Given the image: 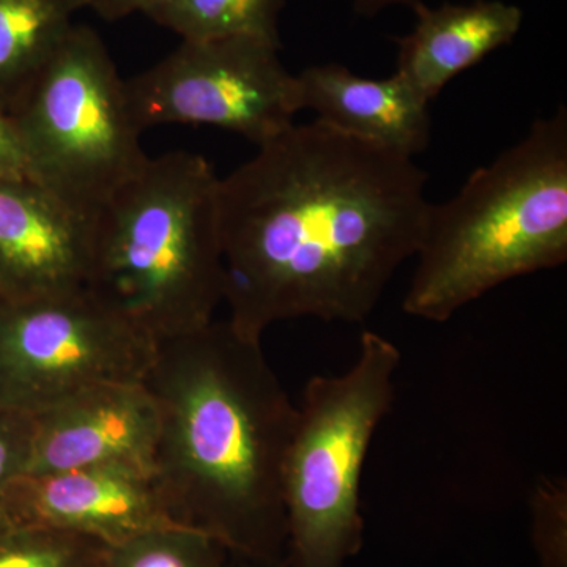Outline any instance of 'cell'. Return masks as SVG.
<instances>
[{"label":"cell","instance_id":"cell-1","mask_svg":"<svg viewBox=\"0 0 567 567\" xmlns=\"http://www.w3.org/2000/svg\"><path fill=\"white\" fill-rule=\"evenodd\" d=\"M413 158L316 121L293 123L219 182L224 301L252 339L316 317L361 323L427 226Z\"/></svg>","mask_w":567,"mask_h":567},{"label":"cell","instance_id":"cell-2","mask_svg":"<svg viewBox=\"0 0 567 567\" xmlns=\"http://www.w3.org/2000/svg\"><path fill=\"white\" fill-rule=\"evenodd\" d=\"M144 385L159 413L153 477L174 520L235 558L286 567L282 477L297 405L260 339L229 320L164 339Z\"/></svg>","mask_w":567,"mask_h":567},{"label":"cell","instance_id":"cell-3","mask_svg":"<svg viewBox=\"0 0 567 567\" xmlns=\"http://www.w3.org/2000/svg\"><path fill=\"white\" fill-rule=\"evenodd\" d=\"M404 311L446 322L511 279L567 260V112L533 123L524 140L432 205Z\"/></svg>","mask_w":567,"mask_h":567},{"label":"cell","instance_id":"cell-4","mask_svg":"<svg viewBox=\"0 0 567 567\" xmlns=\"http://www.w3.org/2000/svg\"><path fill=\"white\" fill-rule=\"evenodd\" d=\"M219 182L203 155L164 153L92 219L85 289L156 342L210 323L224 301Z\"/></svg>","mask_w":567,"mask_h":567},{"label":"cell","instance_id":"cell-5","mask_svg":"<svg viewBox=\"0 0 567 567\" xmlns=\"http://www.w3.org/2000/svg\"><path fill=\"white\" fill-rule=\"evenodd\" d=\"M398 347L365 331L341 375L309 380L284 464L286 567H346L364 540L361 477L377 427L390 412Z\"/></svg>","mask_w":567,"mask_h":567},{"label":"cell","instance_id":"cell-6","mask_svg":"<svg viewBox=\"0 0 567 567\" xmlns=\"http://www.w3.org/2000/svg\"><path fill=\"white\" fill-rule=\"evenodd\" d=\"M10 115L29 178L87 219L151 158L125 80L89 25L71 28Z\"/></svg>","mask_w":567,"mask_h":567},{"label":"cell","instance_id":"cell-7","mask_svg":"<svg viewBox=\"0 0 567 567\" xmlns=\"http://www.w3.org/2000/svg\"><path fill=\"white\" fill-rule=\"evenodd\" d=\"M158 342L87 289L0 300V409L40 415L106 383H144Z\"/></svg>","mask_w":567,"mask_h":567},{"label":"cell","instance_id":"cell-8","mask_svg":"<svg viewBox=\"0 0 567 567\" xmlns=\"http://www.w3.org/2000/svg\"><path fill=\"white\" fill-rule=\"evenodd\" d=\"M281 48L252 39L182 41L152 69L125 81L142 132L159 125H207L257 147L293 125L300 85Z\"/></svg>","mask_w":567,"mask_h":567},{"label":"cell","instance_id":"cell-9","mask_svg":"<svg viewBox=\"0 0 567 567\" xmlns=\"http://www.w3.org/2000/svg\"><path fill=\"white\" fill-rule=\"evenodd\" d=\"M6 513L10 524L65 529L107 547L178 525L153 472L130 466L25 473L11 483Z\"/></svg>","mask_w":567,"mask_h":567},{"label":"cell","instance_id":"cell-10","mask_svg":"<svg viewBox=\"0 0 567 567\" xmlns=\"http://www.w3.org/2000/svg\"><path fill=\"white\" fill-rule=\"evenodd\" d=\"M158 435V406L144 383L87 388L33 416L25 473L92 466L153 472Z\"/></svg>","mask_w":567,"mask_h":567},{"label":"cell","instance_id":"cell-11","mask_svg":"<svg viewBox=\"0 0 567 567\" xmlns=\"http://www.w3.org/2000/svg\"><path fill=\"white\" fill-rule=\"evenodd\" d=\"M92 219L31 178H0V300L87 287Z\"/></svg>","mask_w":567,"mask_h":567},{"label":"cell","instance_id":"cell-12","mask_svg":"<svg viewBox=\"0 0 567 567\" xmlns=\"http://www.w3.org/2000/svg\"><path fill=\"white\" fill-rule=\"evenodd\" d=\"M301 111L375 147L415 158L431 141L429 103L401 76H360L339 63L309 66L297 74Z\"/></svg>","mask_w":567,"mask_h":567},{"label":"cell","instance_id":"cell-13","mask_svg":"<svg viewBox=\"0 0 567 567\" xmlns=\"http://www.w3.org/2000/svg\"><path fill=\"white\" fill-rule=\"evenodd\" d=\"M413 11L415 29L394 39L399 50L395 73L427 103L447 82L509 44L524 24V11L502 0L445 2L435 9L421 2Z\"/></svg>","mask_w":567,"mask_h":567},{"label":"cell","instance_id":"cell-14","mask_svg":"<svg viewBox=\"0 0 567 567\" xmlns=\"http://www.w3.org/2000/svg\"><path fill=\"white\" fill-rule=\"evenodd\" d=\"M89 0H0V111L21 102Z\"/></svg>","mask_w":567,"mask_h":567},{"label":"cell","instance_id":"cell-15","mask_svg":"<svg viewBox=\"0 0 567 567\" xmlns=\"http://www.w3.org/2000/svg\"><path fill=\"white\" fill-rule=\"evenodd\" d=\"M284 0H162L147 11L182 41L252 39L281 48Z\"/></svg>","mask_w":567,"mask_h":567},{"label":"cell","instance_id":"cell-16","mask_svg":"<svg viewBox=\"0 0 567 567\" xmlns=\"http://www.w3.org/2000/svg\"><path fill=\"white\" fill-rule=\"evenodd\" d=\"M229 558L215 537L173 525L107 547L104 567H226Z\"/></svg>","mask_w":567,"mask_h":567},{"label":"cell","instance_id":"cell-17","mask_svg":"<svg viewBox=\"0 0 567 567\" xmlns=\"http://www.w3.org/2000/svg\"><path fill=\"white\" fill-rule=\"evenodd\" d=\"M107 546L92 537L40 525L0 527V567H104Z\"/></svg>","mask_w":567,"mask_h":567},{"label":"cell","instance_id":"cell-18","mask_svg":"<svg viewBox=\"0 0 567 567\" xmlns=\"http://www.w3.org/2000/svg\"><path fill=\"white\" fill-rule=\"evenodd\" d=\"M533 536L543 567H567V484L557 477L537 481L532 495Z\"/></svg>","mask_w":567,"mask_h":567},{"label":"cell","instance_id":"cell-19","mask_svg":"<svg viewBox=\"0 0 567 567\" xmlns=\"http://www.w3.org/2000/svg\"><path fill=\"white\" fill-rule=\"evenodd\" d=\"M32 435L33 416L0 409V527L10 524L6 513L7 492L17 477L28 472Z\"/></svg>","mask_w":567,"mask_h":567},{"label":"cell","instance_id":"cell-20","mask_svg":"<svg viewBox=\"0 0 567 567\" xmlns=\"http://www.w3.org/2000/svg\"><path fill=\"white\" fill-rule=\"evenodd\" d=\"M0 178H29L28 159L17 125L0 111Z\"/></svg>","mask_w":567,"mask_h":567},{"label":"cell","instance_id":"cell-21","mask_svg":"<svg viewBox=\"0 0 567 567\" xmlns=\"http://www.w3.org/2000/svg\"><path fill=\"white\" fill-rule=\"evenodd\" d=\"M162 0H89L91 7L100 18L106 21H118L134 13H147Z\"/></svg>","mask_w":567,"mask_h":567},{"label":"cell","instance_id":"cell-22","mask_svg":"<svg viewBox=\"0 0 567 567\" xmlns=\"http://www.w3.org/2000/svg\"><path fill=\"white\" fill-rule=\"evenodd\" d=\"M423 0H353L354 11L361 17L372 18L388 7L402 6L415 10Z\"/></svg>","mask_w":567,"mask_h":567},{"label":"cell","instance_id":"cell-23","mask_svg":"<svg viewBox=\"0 0 567 567\" xmlns=\"http://www.w3.org/2000/svg\"><path fill=\"white\" fill-rule=\"evenodd\" d=\"M226 567H267L262 565H257V563L248 561V559L235 558L230 555L229 561H227Z\"/></svg>","mask_w":567,"mask_h":567}]
</instances>
